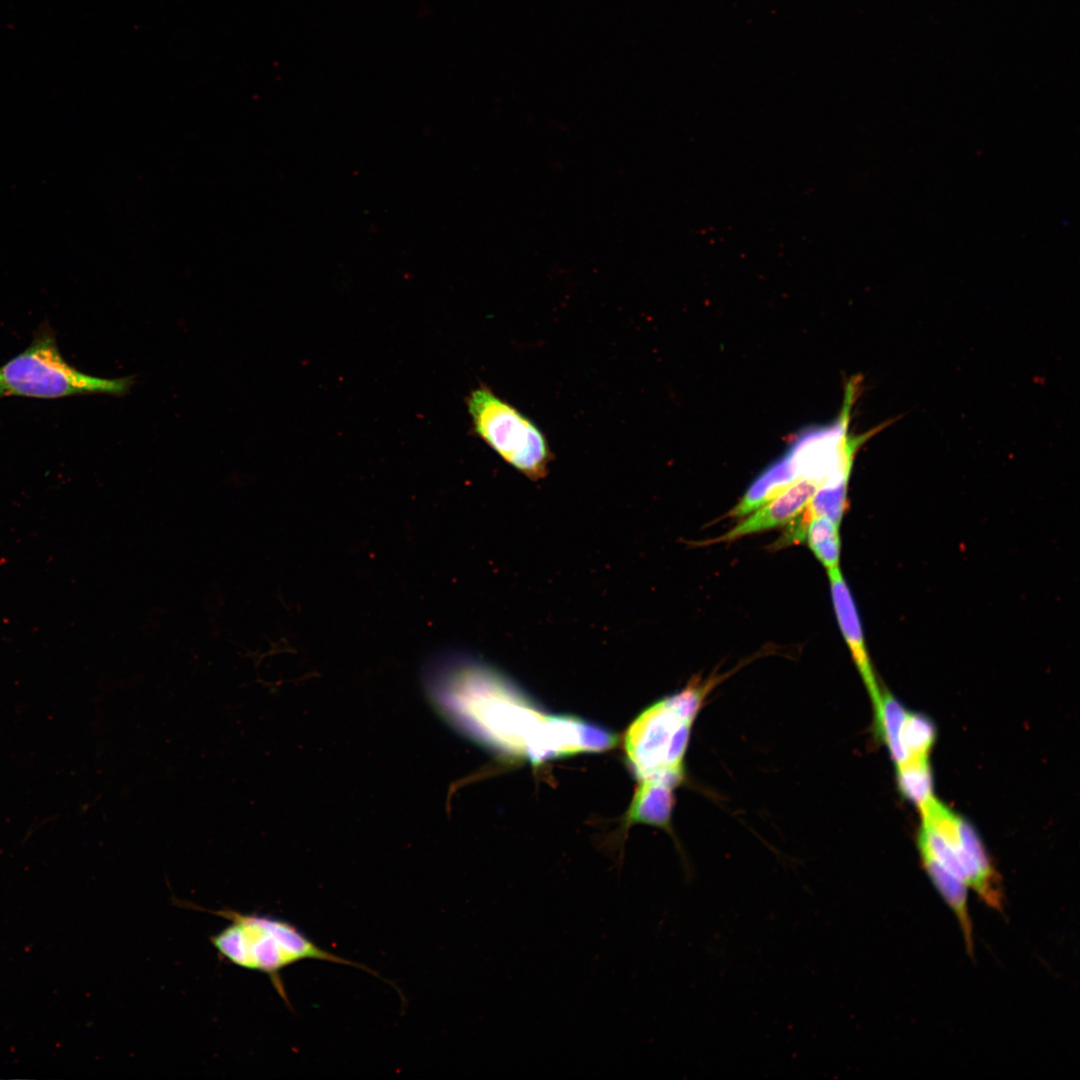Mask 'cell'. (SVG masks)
<instances>
[{"label":"cell","instance_id":"1","mask_svg":"<svg viewBox=\"0 0 1080 1080\" xmlns=\"http://www.w3.org/2000/svg\"><path fill=\"white\" fill-rule=\"evenodd\" d=\"M423 681L437 710L463 734L499 754L540 764L549 715L505 674L449 650L428 661Z\"/></svg>","mask_w":1080,"mask_h":1080},{"label":"cell","instance_id":"2","mask_svg":"<svg viewBox=\"0 0 1080 1080\" xmlns=\"http://www.w3.org/2000/svg\"><path fill=\"white\" fill-rule=\"evenodd\" d=\"M722 676H695L679 692L644 710L624 736L626 758L639 781L658 780L677 787L693 723Z\"/></svg>","mask_w":1080,"mask_h":1080},{"label":"cell","instance_id":"3","mask_svg":"<svg viewBox=\"0 0 1080 1080\" xmlns=\"http://www.w3.org/2000/svg\"><path fill=\"white\" fill-rule=\"evenodd\" d=\"M210 912L229 921L209 938L219 956L235 966L268 976L287 1004L281 972L295 963L314 959L362 967L322 949L288 921L233 909Z\"/></svg>","mask_w":1080,"mask_h":1080},{"label":"cell","instance_id":"4","mask_svg":"<svg viewBox=\"0 0 1080 1080\" xmlns=\"http://www.w3.org/2000/svg\"><path fill=\"white\" fill-rule=\"evenodd\" d=\"M132 377L106 379L79 371L62 356L54 330L43 323L30 345L0 366V399L26 397L54 400L79 395L121 396Z\"/></svg>","mask_w":1080,"mask_h":1080},{"label":"cell","instance_id":"5","mask_svg":"<svg viewBox=\"0 0 1080 1080\" xmlns=\"http://www.w3.org/2000/svg\"><path fill=\"white\" fill-rule=\"evenodd\" d=\"M466 407L473 432L507 464L532 481L548 474L552 451L527 415L484 384L468 394Z\"/></svg>","mask_w":1080,"mask_h":1080},{"label":"cell","instance_id":"6","mask_svg":"<svg viewBox=\"0 0 1080 1080\" xmlns=\"http://www.w3.org/2000/svg\"><path fill=\"white\" fill-rule=\"evenodd\" d=\"M821 485L812 478H798L775 498L746 515L744 520L711 542H729L791 522L803 512Z\"/></svg>","mask_w":1080,"mask_h":1080},{"label":"cell","instance_id":"7","mask_svg":"<svg viewBox=\"0 0 1080 1080\" xmlns=\"http://www.w3.org/2000/svg\"><path fill=\"white\" fill-rule=\"evenodd\" d=\"M827 574L840 629L871 697L874 719H876L880 712L881 692L870 664L852 594L839 567L828 570Z\"/></svg>","mask_w":1080,"mask_h":1080},{"label":"cell","instance_id":"8","mask_svg":"<svg viewBox=\"0 0 1080 1080\" xmlns=\"http://www.w3.org/2000/svg\"><path fill=\"white\" fill-rule=\"evenodd\" d=\"M674 786L658 780L640 781L627 812V824L642 823L661 828L670 826L674 807Z\"/></svg>","mask_w":1080,"mask_h":1080},{"label":"cell","instance_id":"9","mask_svg":"<svg viewBox=\"0 0 1080 1080\" xmlns=\"http://www.w3.org/2000/svg\"><path fill=\"white\" fill-rule=\"evenodd\" d=\"M796 466L787 453L785 457L764 471L749 487L738 504L728 513L731 517L746 516L800 478Z\"/></svg>","mask_w":1080,"mask_h":1080},{"label":"cell","instance_id":"10","mask_svg":"<svg viewBox=\"0 0 1080 1080\" xmlns=\"http://www.w3.org/2000/svg\"><path fill=\"white\" fill-rule=\"evenodd\" d=\"M907 712L889 692L881 693L880 712L874 720V730L883 739L896 766L909 759L902 744V728Z\"/></svg>","mask_w":1080,"mask_h":1080},{"label":"cell","instance_id":"11","mask_svg":"<svg viewBox=\"0 0 1080 1080\" xmlns=\"http://www.w3.org/2000/svg\"><path fill=\"white\" fill-rule=\"evenodd\" d=\"M896 772L900 791L922 811L934 799L928 758L911 757Z\"/></svg>","mask_w":1080,"mask_h":1080},{"label":"cell","instance_id":"12","mask_svg":"<svg viewBox=\"0 0 1080 1080\" xmlns=\"http://www.w3.org/2000/svg\"><path fill=\"white\" fill-rule=\"evenodd\" d=\"M805 536L816 558L828 570L839 567V525L827 516H814L807 523Z\"/></svg>","mask_w":1080,"mask_h":1080},{"label":"cell","instance_id":"13","mask_svg":"<svg viewBox=\"0 0 1080 1080\" xmlns=\"http://www.w3.org/2000/svg\"><path fill=\"white\" fill-rule=\"evenodd\" d=\"M901 737L909 758H928V753L935 742L936 731L933 723L926 716L907 712Z\"/></svg>","mask_w":1080,"mask_h":1080}]
</instances>
